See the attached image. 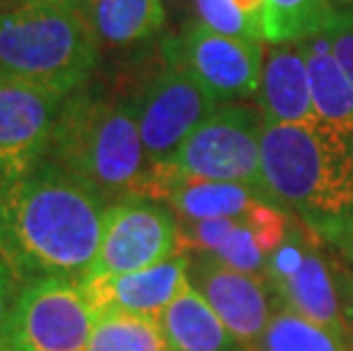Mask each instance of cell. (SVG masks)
Instances as JSON below:
<instances>
[{
  "instance_id": "obj_1",
  "label": "cell",
  "mask_w": 353,
  "mask_h": 351,
  "mask_svg": "<svg viewBox=\"0 0 353 351\" xmlns=\"http://www.w3.org/2000/svg\"><path fill=\"white\" fill-rule=\"evenodd\" d=\"M108 201L92 185L41 162L5 181L0 194V249L23 283L82 281L103 237Z\"/></svg>"
},
{
  "instance_id": "obj_2",
  "label": "cell",
  "mask_w": 353,
  "mask_h": 351,
  "mask_svg": "<svg viewBox=\"0 0 353 351\" xmlns=\"http://www.w3.org/2000/svg\"><path fill=\"white\" fill-rule=\"evenodd\" d=\"M262 169L278 203L326 233L353 230V132L314 123H267Z\"/></svg>"
},
{
  "instance_id": "obj_3",
  "label": "cell",
  "mask_w": 353,
  "mask_h": 351,
  "mask_svg": "<svg viewBox=\"0 0 353 351\" xmlns=\"http://www.w3.org/2000/svg\"><path fill=\"white\" fill-rule=\"evenodd\" d=\"M43 162L92 185L108 203L141 194L151 162L132 99H114L89 85L66 96Z\"/></svg>"
},
{
  "instance_id": "obj_4",
  "label": "cell",
  "mask_w": 353,
  "mask_h": 351,
  "mask_svg": "<svg viewBox=\"0 0 353 351\" xmlns=\"http://www.w3.org/2000/svg\"><path fill=\"white\" fill-rule=\"evenodd\" d=\"M101 41L87 17L48 0L0 12V78L66 99L99 64Z\"/></svg>"
},
{
  "instance_id": "obj_5",
  "label": "cell",
  "mask_w": 353,
  "mask_h": 351,
  "mask_svg": "<svg viewBox=\"0 0 353 351\" xmlns=\"http://www.w3.org/2000/svg\"><path fill=\"white\" fill-rule=\"evenodd\" d=\"M262 130L260 110L226 103L203 119L164 167L187 178L242 185L265 203L281 205L262 169Z\"/></svg>"
},
{
  "instance_id": "obj_6",
  "label": "cell",
  "mask_w": 353,
  "mask_h": 351,
  "mask_svg": "<svg viewBox=\"0 0 353 351\" xmlns=\"http://www.w3.org/2000/svg\"><path fill=\"white\" fill-rule=\"evenodd\" d=\"M94 324L80 281H32L14 303L3 351H87Z\"/></svg>"
},
{
  "instance_id": "obj_7",
  "label": "cell",
  "mask_w": 353,
  "mask_h": 351,
  "mask_svg": "<svg viewBox=\"0 0 353 351\" xmlns=\"http://www.w3.org/2000/svg\"><path fill=\"white\" fill-rule=\"evenodd\" d=\"M180 256V223L171 208L130 194L105 208L103 237L92 276H119L162 265Z\"/></svg>"
},
{
  "instance_id": "obj_8",
  "label": "cell",
  "mask_w": 353,
  "mask_h": 351,
  "mask_svg": "<svg viewBox=\"0 0 353 351\" xmlns=\"http://www.w3.org/2000/svg\"><path fill=\"white\" fill-rule=\"evenodd\" d=\"M167 66L192 73L219 106L255 99L262 76V43L214 32L201 23L162 43Z\"/></svg>"
},
{
  "instance_id": "obj_9",
  "label": "cell",
  "mask_w": 353,
  "mask_h": 351,
  "mask_svg": "<svg viewBox=\"0 0 353 351\" xmlns=\"http://www.w3.org/2000/svg\"><path fill=\"white\" fill-rule=\"evenodd\" d=\"M141 144L151 167L169 162L183 141L219 108L201 82L178 66H164L132 99Z\"/></svg>"
},
{
  "instance_id": "obj_10",
  "label": "cell",
  "mask_w": 353,
  "mask_h": 351,
  "mask_svg": "<svg viewBox=\"0 0 353 351\" xmlns=\"http://www.w3.org/2000/svg\"><path fill=\"white\" fill-rule=\"evenodd\" d=\"M180 249L203 253L221 260L223 265L265 281L267 260L283 237L288 235V219L281 208L260 201L249 214L237 219L178 221Z\"/></svg>"
},
{
  "instance_id": "obj_11",
  "label": "cell",
  "mask_w": 353,
  "mask_h": 351,
  "mask_svg": "<svg viewBox=\"0 0 353 351\" xmlns=\"http://www.w3.org/2000/svg\"><path fill=\"white\" fill-rule=\"evenodd\" d=\"M265 281L281 299V305L344 335V317L333 276L317 249L299 230L288 228L283 242L269 253Z\"/></svg>"
},
{
  "instance_id": "obj_12",
  "label": "cell",
  "mask_w": 353,
  "mask_h": 351,
  "mask_svg": "<svg viewBox=\"0 0 353 351\" xmlns=\"http://www.w3.org/2000/svg\"><path fill=\"white\" fill-rule=\"evenodd\" d=\"M64 99L17 80L0 78V174L14 181L46 158Z\"/></svg>"
},
{
  "instance_id": "obj_13",
  "label": "cell",
  "mask_w": 353,
  "mask_h": 351,
  "mask_svg": "<svg viewBox=\"0 0 353 351\" xmlns=\"http://www.w3.org/2000/svg\"><path fill=\"white\" fill-rule=\"evenodd\" d=\"M190 281L239 345L258 347L274 312L260 279L232 270L212 256L194 253V260L190 258Z\"/></svg>"
},
{
  "instance_id": "obj_14",
  "label": "cell",
  "mask_w": 353,
  "mask_h": 351,
  "mask_svg": "<svg viewBox=\"0 0 353 351\" xmlns=\"http://www.w3.org/2000/svg\"><path fill=\"white\" fill-rule=\"evenodd\" d=\"M80 283L96 315L125 312V315L160 319L164 308L190 283V258L180 253L148 270L119 276H92Z\"/></svg>"
},
{
  "instance_id": "obj_15",
  "label": "cell",
  "mask_w": 353,
  "mask_h": 351,
  "mask_svg": "<svg viewBox=\"0 0 353 351\" xmlns=\"http://www.w3.org/2000/svg\"><path fill=\"white\" fill-rule=\"evenodd\" d=\"M255 101L267 123L319 121L312 106L310 76L301 41L278 43L267 50Z\"/></svg>"
},
{
  "instance_id": "obj_16",
  "label": "cell",
  "mask_w": 353,
  "mask_h": 351,
  "mask_svg": "<svg viewBox=\"0 0 353 351\" xmlns=\"http://www.w3.org/2000/svg\"><path fill=\"white\" fill-rule=\"evenodd\" d=\"M157 322L169 351H239L237 338L192 281L164 308Z\"/></svg>"
},
{
  "instance_id": "obj_17",
  "label": "cell",
  "mask_w": 353,
  "mask_h": 351,
  "mask_svg": "<svg viewBox=\"0 0 353 351\" xmlns=\"http://www.w3.org/2000/svg\"><path fill=\"white\" fill-rule=\"evenodd\" d=\"M314 114L321 123L353 132V85L333 55L326 34L301 41Z\"/></svg>"
},
{
  "instance_id": "obj_18",
  "label": "cell",
  "mask_w": 353,
  "mask_h": 351,
  "mask_svg": "<svg viewBox=\"0 0 353 351\" xmlns=\"http://www.w3.org/2000/svg\"><path fill=\"white\" fill-rule=\"evenodd\" d=\"M101 46L123 48L155 37L167 23L162 0H94L87 14Z\"/></svg>"
},
{
  "instance_id": "obj_19",
  "label": "cell",
  "mask_w": 353,
  "mask_h": 351,
  "mask_svg": "<svg viewBox=\"0 0 353 351\" xmlns=\"http://www.w3.org/2000/svg\"><path fill=\"white\" fill-rule=\"evenodd\" d=\"M337 12L330 0H267V43H296L326 34Z\"/></svg>"
},
{
  "instance_id": "obj_20",
  "label": "cell",
  "mask_w": 353,
  "mask_h": 351,
  "mask_svg": "<svg viewBox=\"0 0 353 351\" xmlns=\"http://www.w3.org/2000/svg\"><path fill=\"white\" fill-rule=\"evenodd\" d=\"M260 351H349L344 335L305 319L290 308H276L258 342Z\"/></svg>"
},
{
  "instance_id": "obj_21",
  "label": "cell",
  "mask_w": 353,
  "mask_h": 351,
  "mask_svg": "<svg viewBox=\"0 0 353 351\" xmlns=\"http://www.w3.org/2000/svg\"><path fill=\"white\" fill-rule=\"evenodd\" d=\"M87 351H169V347L157 319L101 312Z\"/></svg>"
},
{
  "instance_id": "obj_22",
  "label": "cell",
  "mask_w": 353,
  "mask_h": 351,
  "mask_svg": "<svg viewBox=\"0 0 353 351\" xmlns=\"http://www.w3.org/2000/svg\"><path fill=\"white\" fill-rule=\"evenodd\" d=\"M326 39L333 48L335 59L347 73L349 82L353 85V12L340 10L333 21V26L326 30Z\"/></svg>"
},
{
  "instance_id": "obj_23",
  "label": "cell",
  "mask_w": 353,
  "mask_h": 351,
  "mask_svg": "<svg viewBox=\"0 0 353 351\" xmlns=\"http://www.w3.org/2000/svg\"><path fill=\"white\" fill-rule=\"evenodd\" d=\"M23 285L26 283L21 281V276L10 263V258L0 249V351H3L5 345V333H7V324H10L14 303H17Z\"/></svg>"
},
{
  "instance_id": "obj_24",
  "label": "cell",
  "mask_w": 353,
  "mask_h": 351,
  "mask_svg": "<svg viewBox=\"0 0 353 351\" xmlns=\"http://www.w3.org/2000/svg\"><path fill=\"white\" fill-rule=\"evenodd\" d=\"M48 3H55L59 7H66V10L87 17L89 10H92V5H94V0H48Z\"/></svg>"
},
{
  "instance_id": "obj_25",
  "label": "cell",
  "mask_w": 353,
  "mask_h": 351,
  "mask_svg": "<svg viewBox=\"0 0 353 351\" xmlns=\"http://www.w3.org/2000/svg\"><path fill=\"white\" fill-rule=\"evenodd\" d=\"M30 0H0V12H7V10H14L19 5H26Z\"/></svg>"
},
{
  "instance_id": "obj_26",
  "label": "cell",
  "mask_w": 353,
  "mask_h": 351,
  "mask_svg": "<svg viewBox=\"0 0 353 351\" xmlns=\"http://www.w3.org/2000/svg\"><path fill=\"white\" fill-rule=\"evenodd\" d=\"M333 3H337V5H344V7H351V10H353V0H333Z\"/></svg>"
},
{
  "instance_id": "obj_27",
  "label": "cell",
  "mask_w": 353,
  "mask_h": 351,
  "mask_svg": "<svg viewBox=\"0 0 353 351\" xmlns=\"http://www.w3.org/2000/svg\"><path fill=\"white\" fill-rule=\"evenodd\" d=\"M162 3H171V5H183L187 0H162Z\"/></svg>"
},
{
  "instance_id": "obj_28",
  "label": "cell",
  "mask_w": 353,
  "mask_h": 351,
  "mask_svg": "<svg viewBox=\"0 0 353 351\" xmlns=\"http://www.w3.org/2000/svg\"><path fill=\"white\" fill-rule=\"evenodd\" d=\"M3 188H5V176L0 174V194H3Z\"/></svg>"
}]
</instances>
